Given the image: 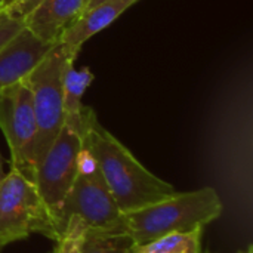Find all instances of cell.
<instances>
[{
  "label": "cell",
  "instance_id": "obj_1",
  "mask_svg": "<svg viewBox=\"0 0 253 253\" xmlns=\"http://www.w3.org/2000/svg\"><path fill=\"white\" fill-rule=\"evenodd\" d=\"M83 145L95 159L119 209L126 213L176 194L172 184L153 175L98 120L90 107L82 110Z\"/></svg>",
  "mask_w": 253,
  "mask_h": 253
},
{
  "label": "cell",
  "instance_id": "obj_2",
  "mask_svg": "<svg viewBox=\"0 0 253 253\" xmlns=\"http://www.w3.org/2000/svg\"><path fill=\"white\" fill-rule=\"evenodd\" d=\"M222 213V202L215 188L206 187L176 193L145 208L126 212L125 227L136 248L145 246L172 233H190L205 228Z\"/></svg>",
  "mask_w": 253,
  "mask_h": 253
},
{
  "label": "cell",
  "instance_id": "obj_3",
  "mask_svg": "<svg viewBox=\"0 0 253 253\" xmlns=\"http://www.w3.org/2000/svg\"><path fill=\"white\" fill-rule=\"evenodd\" d=\"M76 58L77 53L68 52L58 42L34 67L28 77H25L33 93V107L37 126L33 148L34 170L64 126V73L67 65L74 62Z\"/></svg>",
  "mask_w": 253,
  "mask_h": 253
},
{
  "label": "cell",
  "instance_id": "obj_4",
  "mask_svg": "<svg viewBox=\"0 0 253 253\" xmlns=\"http://www.w3.org/2000/svg\"><path fill=\"white\" fill-rule=\"evenodd\" d=\"M71 216H79L90 230L126 231L125 215L110 193L95 159L84 145L77 175L56 215L59 236Z\"/></svg>",
  "mask_w": 253,
  "mask_h": 253
},
{
  "label": "cell",
  "instance_id": "obj_5",
  "mask_svg": "<svg viewBox=\"0 0 253 253\" xmlns=\"http://www.w3.org/2000/svg\"><path fill=\"white\" fill-rule=\"evenodd\" d=\"M42 234L58 242L55 216L34 181L15 169L0 181V246Z\"/></svg>",
  "mask_w": 253,
  "mask_h": 253
},
{
  "label": "cell",
  "instance_id": "obj_6",
  "mask_svg": "<svg viewBox=\"0 0 253 253\" xmlns=\"http://www.w3.org/2000/svg\"><path fill=\"white\" fill-rule=\"evenodd\" d=\"M0 129L9 145L12 169L34 181L33 148L37 126L33 93L25 79L0 90Z\"/></svg>",
  "mask_w": 253,
  "mask_h": 253
},
{
  "label": "cell",
  "instance_id": "obj_7",
  "mask_svg": "<svg viewBox=\"0 0 253 253\" xmlns=\"http://www.w3.org/2000/svg\"><path fill=\"white\" fill-rule=\"evenodd\" d=\"M82 150L83 126L64 122L61 132L36 169L34 182L52 211L55 221L77 175Z\"/></svg>",
  "mask_w": 253,
  "mask_h": 253
},
{
  "label": "cell",
  "instance_id": "obj_8",
  "mask_svg": "<svg viewBox=\"0 0 253 253\" xmlns=\"http://www.w3.org/2000/svg\"><path fill=\"white\" fill-rule=\"evenodd\" d=\"M55 44L36 39L25 28L15 36L0 49V90L28 77Z\"/></svg>",
  "mask_w": 253,
  "mask_h": 253
},
{
  "label": "cell",
  "instance_id": "obj_9",
  "mask_svg": "<svg viewBox=\"0 0 253 253\" xmlns=\"http://www.w3.org/2000/svg\"><path fill=\"white\" fill-rule=\"evenodd\" d=\"M86 0H42L24 19V28L36 39L55 44L62 33L84 12Z\"/></svg>",
  "mask_w": 253,
  "mask_h": 253
},
{
  "label": "cell",
  "instance_id": "obj_10",
  "mask_svg": "<svg viewBox=\"0 0 253 253\" xmlns=\"http://www.w3.org/2000/svg\"><path fill=\"white\" fill-rule=\"evenodd\" d=\"M139 0H104L83 12L61 36L59 43L71 53L80 52L83 43L113 24L126 9Z\"/></svg>",
  "mask_w": 253,
  "mask_h": 253
},
{
  "label": "cell",
  "instance_id": "obj_11",
  "mask_svg": "<svg viewBox=\"0 0 253 253\" xmlns=\"http://www.w3.org/2000/svg\"><path fill=\"white\" fill-rule=\"evenodd\" d=\"M93 82L92 71L84 67L77 70L74 62H70L64 73V113L65 122L82 125L83 95Z\"/></svg>",
  "mask_w": 253,
  "mask_h": 253
},
{
  "label": "cell",
  "instance_id": "obj_12",
  "mask_svg": "<svg viewBox=\"0 0 253 253\" xmlns=\"http://www.w3.org/2000/svg\"><path fill=\"white\" fill-rule=\"evenodd\" d=\"M136 245L127 231H99L87 228L82 253H135Z\"/></svg>",
  "mask_w": 253,
  "mask_h": 253
},
{
  "label": "cell",
  "instance_id": "obj_13",
  "mask_svg": "<svg viewBox=\"0 0 253 253\" xmlns=\"http://www.w3.org/2000/svg\"><path fill=\"white\" fill-rule=\"evenodd\" d=\"M202 234L203 228L190 233H172L136 248L135 253H202Z\"/></svg>",
  "mask_w": 253,
  "mask_h": 253
},
{
  "label": "cell",
  "instance_id": "obj_14",
  "mask_svg": "<svg viewBox=\"0 0 253 253\" xmlns=\"http://www.w3.org/2000/svg\"><path fill=\"white\" fill-rule=\"evenodd\" d=\"M86 231L87 225L79 216H71L56 242L58 246L55 253H82Z\"/></svg>",
  "mask_w": 253,
  "mask_h": 253
},
{
  "label": "cell",
  "instance_id": "obj_15",
  "mask_svg": "<svg viewBox=\"0 0 253 253\" xmlns=\"http://www.w3.org/2000/svg\"><path fill=\"white\" fill-rule=\"evenodd\" d=\"M22 30H24L22 19H15L9 16L1 18L0 19V49H3Z\"/></svg>",
  "mask_w": 253,
  "mask_h": 253
},
{
  "label": "cell",
  "instance_id": "obj_16",
  "mask_svg": "<svg viewBox=\"0 0 253 253\" xmlns=\"http://www.w3.org/2000/svg\"><path fill=\"white\" fill-rule=\"evenodd\" d=\"M42 0H15L13 4L9 7L6 16L15 18V19H24L30 12H33Z\"/></svg>",
  "mask_w": 253,
  "mask_h": 253
},
{
  "label": "cell",
  "instance_id": "obj_17",
  "mask_svg": "<svg viewBox=\"0 0 253 253\" xmlns=\"http://www.w3.org/2000/svg\"><path fill=\"white\" fill-rule=\"evenodd\" d=\"M13 1L15 0H0V19L6 16V13H7L9 7L13 4Z\"/></svg>",
  "mask_w": 253,
  "mask_h": 253
},
{
  "label": "cell",
  "instance_id": "obj_18",
  "mask_svg": "<svg viewBox=\"0 0 253 253\" xmlns=\"http://www.w3.org/2000/svg\"><path fill=\"white\" fill-rule=\"evenodd\" d=\"M99 1H104V0H89V3L86 4V9H84V12H86L87 9H90V7H93L95 4H98Z\"/></svg>",
  "mask_w": 253,
  "mask_h": 253
},
{
  "label": "cell",
  "instance_id": "obj_19",
  "mask_svg": "<svg viewBox=\"0 0 253 253\" xmlns=\"http://www.w3.org/2000/svg\"><path fill=\"white\" fill-rule=\"evenodd\" d=\"M237 253H253V246L252 245H249L246 249H242V251H239Z\"/></svg>",
  "mask_w": 253,
  "mask_h": 253
},
{
  "label": "cell",
  "instance_id": "obj_20",
  "mask_svg": "<svg viewBox=\"0 0 253 253\" xmlns=\"http://www.w3.org/2000/svg\"><path fill=\"white\" fill-rule=\"evenodd\" d=\"M4 173H3V165H1V156H0V181L3 179Z\"/></svg>",
  "mask_w": 253,
  "mask_h": 253
},
{
  "label": "cell",
  "instance_id": "obj_21",
  "mask_svg": "<svg viewBox=\"0 0 253 253\" xmlns=\"http://www.w3.org/2000/svg\"><path fill=\"white\" fill-rule=\"evenodd\" d=\"M87 3H89V0H86V4H87ZM84 9H86V7H84Z\"/></svg>",
  "mask_w": 253,
  "mask_h": 253
},
{
  "label": "cell",
  "instance_id": "obj_22",
  "mask_svg": "<svg viewBox=\"0 0 253 253\" xmlns=\"http://www.w3.org/2000/svg\"><path fill=\"white\" fill-rule=\"evenodd\" d=\"M0 248H1V246H0Z\"/></svg>",
  "mask_w": 253,
  "mask_h": 253
}]
</instances>
